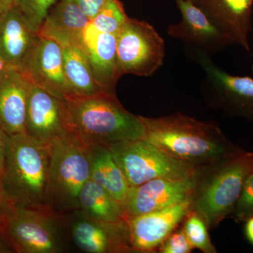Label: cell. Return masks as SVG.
Instances as JSON below:
<instances>
[{"label": "cell", "mask_w": 253, "mask_h": 253, "mask_svg": "<svg viewBox=\"0 0 253 253\" xmlns=\"http://www.w3.org/2000/svg\"><path fill=\"white\" fill-rule=\"evenodd\" d=\"M139 118L144 127L141 139L194 170L245 152L213 123L201 122L181 113L156 118Z\"/></svg>", "instance_id": "6da1fadb"}, {"label": "cell", "mask_w": 253, "mask_h": 253, "mask_svg": "<svg viewBox=\"0 0 253 253\" xmlns=\"http://www.w3.org/2000/svg\"><path fill=\"white\" fill-rule=\"evenodd\" d=\"M64 101L68 130L88 147L136 140L144 135L139 116L126 111L116 93L69 95Z\"/></svg>", "instance_id": "7a4b0ae2"}, {"label": "cell", "mask_w": 253, "mask_h": 253, "mask_svg": "<svg viewBox=\"0 0 253 253\" xmlns=\"http://www.w3.org/2000/svg\"><path fill=\"white\" fill-rule=\"evenodd\" d=\"M47 145L26 133L8 135L1 181L16 207L52 208L49 199Z\"/></svg>", "instance_id": "3957f363"}, {"label": "cell", "mask_w": 253, "mask_h": 253, "mask_svg": "<svg viewBox=\"0 0 253 253\" xmlns=\"http://www.w3.org/2000/svg\"><path fill=\"white\" fill-rule=\"evenodd\" d=\"M253 170V154L245 152L195 169L191 210L206 221L208 228L217 226L234 208L245 183Z\"/></svg>", "instance_id": "277c9868"}, {"label": "cell", "mask_w": 253, "mask_h": 253, "mask_svg": "<svg viewBox=\"0 0 253 253\" xmlns=\"http://www.w3.org/2000/svg\"><path fill=\"white\" fill-rule=\"evenodd\" d=\"M47 146L50 206L56 212L68 214L79 209L80 193L91 179L90 148L71 132Z\"/></svg>", "instance_id": "5b68a950"}, {"label": "cell", "mask_w": 253, "mask_h": 253, "mask_svg": "<svg viewBox=\"0 0 253 253\" xmlns=\"http://www.w3.org/2000/svg\"><path fill=\"white\" fill-rule=\"evenodd\" d=\"M0 229L14 253H62L68 244L67 215L51 208L15 206Z\"/></svg>", "instance_id": "8992f818"}, {"label": "cell", "mask_w": 253, "mask_h": 253, "mask_svg": "<svg viewBox=\"0 0 253 253\" xmlns=\"http://www.w3.org/2000/svg\"><path fill=\"white\" fill-rule=\"evenodd\" d=\"M131 187L158 178L191 177L194 170L143 139L107 146Z\"/></svg>", "instance_id": "52a82bcc"}, {"label": "cell", "mask_w": 253, "mask_h": 253, "mask_svg": "<svg viewBox=\"0 0 253 253\" xmlns=\"http://www.w3.org/2000/svg\"><path fill=\"white\" fill-rule=\"evenodd\" d=\"M116 53L120 78L126 74L148 77L162 66L166 45L151 25L129 18L118 33Z\"/></svg>", "instance_id": "ba28073f"}, {"label": "cell", "mask_w": 253, "mask_h": 253, "mask_svg": "<svg viewBox=\"0 0 253 253\" xmlns=\"http://www.w3.org/2000/svg\"><path fill=\"white\" fill-rule=\"evenodd\" d=\"M71 239L87 253H134L127 221L108 222L88 217L81 210L66 214Z\"/></svg>", "instance_id": "9c48e42d"}, {"label": "cell", "mask_w": 253, "mask_h": 253, "mask_svg": "<svg viewBox=\"0 0 253 253\" xmlns=\"http://www.w3.org/2000/svg\"><path fill=\"white\" fill-rule=\"evenodd\" d=\"M196 55L206 73L210 99L215 107L253 121V78L233 76L216 66L207 55Z\"/></svg>", "instance_id": "30bf717a"}, {"label": "cell", "mask_w": 253, "mask_h": 253, "mask_svg": "<svg viewBox=\"0 0 253 253\" xmlns=\"http://www.w3.org/2000/svg\"><path fill=\"white\" fill-rule=\"evenodd\" d=\"M180 22L168 26V33L193 46L196 53L211 56L230 44L228 38L208 15L191 0H176Z\"/></svg>", "instance_id": "8fae6325"}, {"label": "cell", "mask_w": 253, "mask_h": 253, "mask_svg": "<svg viewBox=\"0 0 253 253\" xmlns=\"http://www.w3.org/2000/svg\"><path fill=\"white\" fill-rule=\"evenodd\" d=\"M192 176L181 179L158 178L131 187L123 206L126 221L172 207L189 199L194 187Z\"/></svg>", "instance_id": "7c38bea8"}, {"label": "cell", "mask_w": 253, "mask_h": 253, "mask_svg": "<svg viewBox=\"0 0 253 253\" xmlns=\"http://www.w3.org/2000/svg\"><path fill=\"white\" fill-rule=\"evenodd\" d=\"M32 84L64 99L71 95L64 69L63 49L59 43L39 35L22 66L18 68Z\"/></svg>", "instance_id": "4fadbf2b"}, {"label": "cell", "mask_w": 253, "mask_h": 253, "mask_svg": "<svg viewBox=\"0 0 253 253\" xmlns=\"http://www.w3.org/2000/svg\"><path fill=\"white\" fill-rule=\"evenodd\" d=\"M26 132L45 145L70 132L64 99L32 84L26 113Z\"/></svg>", "instance_id": "5bb4252c"}, {"label": "cell", "mask_w": 253, "mask_h": 253, "mask_svg": "<svg viewBox=\"0 0 253 253\" xmlns=\"http://www.w3.org/2000/svg\"><path fill=\"white\" fill-rule=\"evenodd\" d=\"M191 209V200L127 220L129 241L134 253H152L182 222Z\"/></svg>", "instance_id": "9a60e30c"}, {"label": "cell", "mask_w": 253, "mask_h": 253, "mask_svg": "<svg viewBox=\"0 0 253 253\" xmlns=\"http://www.w3.org/2000/svg\"><path fill=\"white\" fill-rule=\"evenodd\" d=\"M32 83L17 68L8 66L0 78V126L8 135L26 132Z\"/></svg>", "instance_id": "2e32d148"}, {"label": "cell", "mask_w": 253, "mask_h": 253, "mask_svg": "<svg viewBox=\"0 0 253 253\" xmlns=\"http://www.w3.org/2000/svg\"><path fill=\"white\" fill-rule=\"evenodd\" d=\"M231 44L250 51L253 0H206L201 6Z\"/></svg>", "instance_id": "e0dca14e"}, {"label": "cell", "mask_w": 253, "mask_h": 253, "mask_svg": "<svg viewBox=\"0 0 253 253\" xmlns=\"http://www.w3.org/2000/svg\"><path fill=\"white\" fill-rule=\"evenodd\" d=\"M89 23L90 20L74 0H59L50 10L38 34L62 47L76 44L84 48V33Z\"/></svg>", "instance_id": "ac0fdd59"}, {"label": "cell", "mask_w": 253, "mask_h": 253, "mask_svg": "<svg viewBox=\"0 0 253 253\" xmlns=\"http://www.w3.org/2000/svg\"><path fill=\"white\" fill-rule=\"evenodd\" d=\"M38 38L15 6L0 13V57L8 66L20 68Z\"/></svg>", "instance_id": "d6986e66"}, {"label": "cell", "mask_w": 253, "mask_h": 253, "mask_svg": "<svg viewBox=\"0 0 253 253\" xmlns=\"http://www.w3.org/2000/svg\"><path fill=\"white\" fill-rule=\"evenodd\" d=\"M117 35L98 33L91 23L84 33V48L89 56L95 78L103 91L115 93L118 73Z\"/></svg>", "instance_id": "ffe728a7"}, {"label": "cell", "mask_w": 253, "mask_h": 253, "mask_svg": "<svg viewBox=\"0 0 253 253\" xmlns=\"http://www.w3.org/2000/svg\"><path fill=\"white\" fill-rule=\"evenodd\" d=\"M91 179L109 191L123 206L131 186L107 146L90 148Z\"/></svg>", "instance_id": "44dd1931"}, {"label": "cell", "mask_w": 253, "mask_h": 253, "mask_svg": "<svg viewBox=\"0 0 253 253\" xmlns=\"http://www.w3.org/2000/svg\"><path fill=\"white\" fill-rule=\"evenodd\" d=\"M63 69L71 95H89L103 91L98 84L89 56L83 46H63Z\"/></svg>", "instance_id": "7402d4cb"}, {"label": "cell", "mask_w": 253, "mask_h": 253, "mask_svg": "<svg viewBox=\"0 0 253 253\" xmlns=\"http://www.w3.org/2000/svg\"><path fill=\"white\" fill-rule=\"evenodd\" d=\"M79 210L88 217L108 222L126 221L122 206L97 183L89 179L78 197Z\"/></svg>", "instance_id": "603a6c76"}, {"label": "cell", "mask_w": 253, "mask_h": 253, "mask_svg": "<svg viewBox=\"0 0 253 253\" xmlns=\"http://www.w3.org/2000/svg\"><path fill=\"white\" fill-rule=\"evenodd\" d=\"M128 19L120 0H106L90 23L98 33L118 35Z\"/></svg>", "instance_id": "cb8c5ba5"}, {"label": "cell", "mask_w": 253, "mask_h": 253, "mask_svg": "<svg viewBox=\"0 0 253 253\" xmlns=\"http://www.w3.org/2000/svg\"><path fill=\"white\" fill-rule=\"evenodd\" d=\"M183 222L181 227L194 249H199L204 253H217L208 234L207 224L198 213L190 210Z\"/></svg>", "instance_id": "d4e9b609"}, {"label": "cell", "mask_w": 253, "mask_h": 253, "mask_svg": "<svg viewBox=\"0 0 253 253\" xmlns=\"http://www.w3.org/2000/svg\"><path fill=\"white\" fill-rule=\"evenodd\" d=\"M58 0H16L15 7L32 31L39 33L42 25Z\"/></svg>", "instance_id": "484cf974"}, {"label": "cell", "mask_w": 253, "mask_h": 253, "mask_svg": "<svg viewBox=\"0 0 253 253\" xmlns=\"http://www.w3.org/2000/svg\"><path fill=\"white\" fill-rule=\"evenodd\" d=\"M232 214L237 222H245L253 217V170L246 179Z\"/></svg>", "instance_id": "4316f807"}, {"label": "cell", "mask_w": 253, "mask_h": 253, "mask_svg": "<svg viewBox=\"0 0 253 253\" xmlns=\"http://www.w3.org/2000/svg\"><path fill=\"white\" fill-rule=\"evenodd\" d=\"M193 249L182 227L173 231L158 248L161 253H189Z\"/></svg>", "instance_id": "83f0119b"}, {"label": "cell", "mask_w": 253, "mask_h": 253, "mask_svg": "<svg viewBox=\"0 0 253 253\" xmlns=\"http://www.w3.org/2000/svg\"><path fill=\"white\" fill-rule=\"evenodd\" d=\"M82 11L91 21L99 12L106 0H74Z\"/></svg>", "instance_id": "f1b7e54d"}, {"label": "cell", "mask_w": 253, "mask_h": 253, "mask_svg": "<svg viewBox=\"0 0 253 253\" xmlns=\"http://www.w3.org/2000/svg\"><path fill=\"white\" fill-rule=\"evenodd\" d=\"M15 206L12 204L3 188L1 176H0V223L4 220Z\"/></svg>", "instance_id": "f546056e"}, {"label": "cell", "mask_w": 253, "mask_h": 253, "mask_svg": "<svg viewBox=\"0 0 253 253\" xmlns=\"http://www.w3.org/2000/svg\"><path fill=\"white\" fill-rule=\"evenodd\" d=\"M8 134L5 132L0 126V176H2L4 171L5 151H6V140Z\"/></svg>", "instance_id": "4dcf8cb0"}, {"label": "cell", "mask_w": 253, "mask_h": 253, "mask_svg": "<svg viewBox=\"0 0 253 253\" xmlns=\"http://www.w3.org/2000/svg\"><path fill=\"white\" fill-rule=\"evenodd\" d=\"M245 234L250 243L253 245V217L245 221Z\"/></svg>", "instance_id": "1f68e13d"}, {"label": "cell", "mask_w": 253, "mask_h": 253, "mask_svg": "<svg viewBox=\"0 0 253 253\" xmlns=\"http://www.w3.org/2000/svg\"><path fill=\"white\" fill-rule=\"evenodd\" d=\"M14 253L11 246L9 243L5 239L4 235L0 229V253Z\"/></svg>", "instance_id": "d6a6232c"}, {"label": "cell", "mask_w": 253, "mask_h": 253, "mask_svg": "<svg viewBox=\"0 0 253 253\" xmlns=\"http://www.w3.org/2000/svg\"><path fill=\"white\" fill-rule=\"evenodd\" d=\"M15 2L16 0H0V13L14 7Z\"/></svg>", "instance_id": "836d02e7"}, {"label": "cell", "mask_w": 253, "mask_h": 253, "mask_svg": "<svg viewBox=\"0 0 253 253\" xmlns=\"http://www.w3.org/2000/svg\"><path fill=\"white\" fill-rule=\"evenodd\" d=\"M7 66L8 65L0 57V78H1L2 75L4 74V71H6Z\"/></svg>", "instance_id": "e575fe53"}, {"label": "cell", "mask_w": 253, "mask_h": 253, "mask_svg": "<svg viewBox=\"0 0 253 253\" xmlns=\"http://www.w3.org/2000/svg\"><path fill=\"white\" fill-rule=\"evenodd\" d=\"M191 1H194L195 4H197L198 6H201L206 0H191Z\"/></svg>", "instance_id": "d590c367"}]
</instances>
